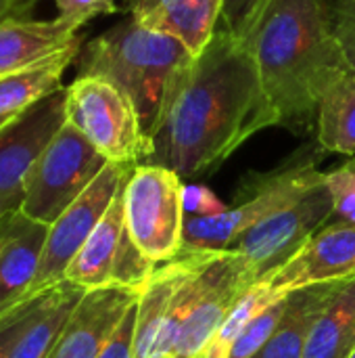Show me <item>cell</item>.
<instances>
[{"label": "cell", "instance_id": "cell-8", "mask_svg": "<svg viewBox=\"0 0 355 358\" xmlns=\"http://www.w3.org/2000/svg\"><path fill=\"white\" fill-rule=\"evenodd\" d=\"M331 220L333 197L322 180L291 206L251 227L230 245V250L243 258L259 281L289 262L316 233L331 224Z\"/></svg>", "mask_w": 355, "mask_h": 358}, {"label": "cell", "instance_id": "cell-23", "mask_svg": "<svg viewBox=\"0 0 355 358\" xmlns=\"http://www.w3.org/2000/svg\"><path fill=\"white\" fill-rule=\"evenodd\" d=\"M316 141L324 151L355 157V73H343L320 99Z\"/></svg>", "mask_w": 355, "mask_h": 358}, {"label": "cell", "instance_id": "cell-7", "mask_svg": "<svg viewBox=\"0 0 355 358\" xmlns=\"http://www.w3.org/2000/svg\"><path fill=\"white\" fill-rule=\"evenodd\" d=\"M107 162L69 122L52 136L27 180L21 212L52 224L105 170Z\"/></svg>", "mask_w": 355, "mask_h": 358}, {"label": "cell", "instance_id": "cell-5", "mask_svg": "<svg viewBox=\"0 0 355 358\" xmlns=\"http://www.w3.org/2000/svg\"><path fill=\"white\" fill-rule=\"evenodd\" d=\"M67 122L111 164L140 166L153 153L132 99L100 76H77L65 88Z\"/></svg>", "mask_w": 355, "mask_h": 358}, {"label": "cell", "instance_id": "cell-19", "mask_svg": "<svg viewBox=\"0 0 355 358\" xmlns=\"http://www.w3.org/2000/svg\"><path fill=\"white\" fill-rule=\"evenodd\" d=\"M343 283L345 281H335L289 292L287 310L276 331L253 358H303L316 319Z\"/></svg>", "mask_w": 355, "mask_h": 358}, {"label": "cell", "instance_id": "cell-24", "mask_svg": "<svg viewBox=\"0 0 355 358\" xmlns=\"http://www.w3.org/2000/svg\"><path fill=\"white\" fill-rule=\"evenodd\" d=\"M285 294L274 292L266 281H257L253 283L243 296L241 300L234 304V308L230 310V315L226 317V321L222 323V327L218 329L213 342L209 344V348L205 350V355L201 358H226L230 346L234 344V340L241 336V331L266 308L270 306L274 300H278Z\"/></svg>", "mask_w": 355, "mask_h": 358}, {"label": "cell", "instance_id": "cell-18", "mask_svg": "<svg viewBox=\"0 0 355 358\" xmlns=\"http://www.w3.org/2000/svg\"><path fill=\"white\" fill-rule=\"evenodd\" d=\"M126 187V182H123ZM123 187L115 195L103 220L96 224L84 248L77 252L73 262L67 268L65 281L82 287V289H98L111 285V271L121 245V237L126 231L123 216Z\"/></svg>", "mask_w": 355, "mask_h": 358}, {"label": "cell", "instance_id": "cell-2", "mask_svg": "<svg viewBox=\"0 0 355 358\" xmlns=\"http://www.w3.org/2000/svg\"><path fill=\"white\" fill-rule=\"evenodd\" d=\"M245 42L278 126L310 130L322 94L349 71L331 0H272Z\"/></svg>", "mask_w": 355, "mask_h": 358}, {"label": "cell", "instance_id": "cell-12", "mask_svg": "<svg viewBox=\"0 0 355 358\" xmlns=\"http://www.w3.org/2000/svg\"><path fill=\"white\" fill-rule=\"evenodd\" d=\"M355 277V224H326L289 262L259 281L274 292L347 281Z\"/></svg>", "mask_w": 355, "mask_h": 358}, {"label": "cell", "instance_id": "cell-17", "mask_svg": "<svg viewBox=\"0 0 355 358\" xmlns=\"http://www.w3.org/2000/svg\"><path fill=\"white\" fill-rule=\"evenodd\" d=\"M222 8L224 0H157L134 19L176 38L199 57L220 27Z\"/></svg>", "mask_w": 355, "mask_h": 358}, {"label": "cell", "instance_id": "cell-37", "mask_svg": "<svg viewBox=\"0 0 355 358\" xmlns=\"http://www.w3.org/2000/svg\"><path fill=\"white\" fill-rule=\"evenodd\" d=\"M13 117H15V115H13ZM13 117H0V128H2V126H6Z\"/></svg>", "mask_w": 355, "mask_h": 358}, {"label": "cell", "instance_id": "cell-3", "mask_svg": "<svg viewBox=\"0 0 355 358\" xmlns=\"http://www.w3.org/2000/svg\"><path fill=\"white\" fill-rule=\"evenodd\" d=\"M192 61L195 55L182 42L132 15L86 42L75 59L77 76L107 78L132 99L149 138Z\"/></svg>", "mask_w": 355, "mask_h": 358}, {"label": "cell", "instance_id": "cell-40", "mask_svg": "<svg viewBox=\"0 0 355 358\" xmlns=\"http://www.w3.org/2000/svg\"><path fill=\"white\" fill-rule=\"evenodd\" d=\"M165 358H174V357H165Z\"/></svg>", "mask_w": 355, "mask_h": 358}, {"label": "cell", "instance_id": "cell-36", "mask_svg": "<svg viewBox=\"0 0 355 358\" xmlns=\"http://www.w3.org/2000/svg\"><path fill=\"white\" fill-rule=\"evenodd\" d=\"M13 17V2L10 0H0V21Z\"/></svg>", "mask_w": 355, "mask_h": 358}, {"label": "cell", "instance_id": "cell-29", "mask_svg": "<svg viewBox=\"0 0 355 358\" xmlns=\"http://www.w3.org/2000/svg\"><path fill=\"white\" fill-rule=\"evenodd\" d=\"M42 300H44V292L38 296H29L25 302H21L6 317L0 319V358H10V352H13L17 340L21 338V334L29 325L33 315L38 313Z\"/></svg>", "mask_w": 355, "mask_h": 358}, {"label": "cell", "instance_id": "cell-39", "mask_svg": "<svg viewBox=\"0 0 355 358\" xmlns=\"http://www.w3.org/2000/svg\"><path fill=\"white\" fill-rule=\"evenodd\" d=\"M347 358H355V348H354V352H352V355H349V357Z\"/></svg>", "mask_w": 355, "mask_h": 358}, {"label": "cell", "instance_id": "cell-31", "mask_svg": "<svg viewBox=\"0 0 355 358\" xmlns=\"http://www.w3.org/2000/svg\"><path fill=\"white\" fill-rule=\"evenodd\" d=\"M56 6V17L73 27H82L86 21L109 15L117 10L115 0H52Z\"/></svg>", "mask_w": 355, "mask_h": 358}, {"label": "cell", "instance_id": "cell-20", "mask_svg": "<svg viewBox=\"0 0 355 358\" xmlns=\"http://www.w3.org/2000/svg\"><path fill=\"white\" fill-rule=\"evenodd\" d=\"M84 46V36L80 34L75 42H71L65 50L54 55L52 59L0 78V117H13L40 103L48 94L65 88L63 76L71 63L80 57Z\"/></svg>", "mask_w": 355, "mask_h": 358}, {"label": "cell", "instance_id": "cell-30", "mask_svg": "<svg viewBox=\"0 0 355 358\" xmlns=\"http://www.w3.org/2000/svg\"><path fill=\"white\" fill-rule=\"evenodd\" d=\"M331 13L347 67L355 73V0H331Z\"/></svg>", "mask_w": 355, "mask_h": 358}, {"label": "cell", "instance_id": "cell-21", "mask_svg": "<svg viewBox=\"0 0 355 358\" xmlns=\"http://www.w3.org/2000/svg\"><path fill=\"white\" fill-rule=\"evenodd\" d=\"M84 294L86 289L69 281L46 289L38 313L17 340L10 358H46Z\"/></svg>", "mask_w": 355, "mask_h": 358}, {"label": "cell", "instance_id": "cell-25", "mask_svg": "<svg viewBox=\"0 0 355 358\" xmlns=\"http://www.w3.org/2000/svg\"><path fill=\"white\" fill-rule=\"evenodd\" d=\"M287 296H280L278 300H274L270 306H266L243 331L241 336L234 340V344L230 346L226 358H253L264 346L266 342L272 338V334L276 331L285 310H287Z\"/></svg>", "mask_w": 355, "mask_h": 358}, {"label": "cell", "instance_id": "cell-14", "mask_svg": "<svg viewBox=\"0 0 355 358\" xmlns=\"http://www.w3.org/2000/svg\"><path fill=\"white\" fill-rule=\"evenodd\" d=\"M218 252L186 250L165 262H159L151 279L138 292L134 358H159V346L169 321L172 304L182 283L205 266Z\"/></svg>", "mask_w": 355, "mask_h": 358}, {"label": "cell", "instance_id": "cell-33", "mask_svg": "<svg viewBox=\"0 0 355 358\" xmlns=\"http://www.w3.org/2000/svg\"><path fill=\"white\" fill-rule=\"evenodd\" d=\"M138 302V300H136ZM134 331H136V304L128 310L98 358H134Z\"/></svg>", "mask_w": 355, "mask_h": 358}, {"label": "cell", "instance_id": "cell-27", "mask_svg": "<svg viewBox=\"0 0 355 358\" xmlns=\"http://www.w3.org/2000/svg\"><path fill=\"white\" fill-rule=\"evenodd\" d=\"M270 2L272 0H224L220 29L236 40H247Z\"/></svg>", "mask_w": 355, "mask_h": 358}, {"label": "cell", "instance_id": "cell-28", "mask_svg": "<svg viewBox=\"0 0 355 358\" xmlns=\"http://www.w3.org/2000/svg\"><path fill=\"white\" fill-rule=\"evenodd\" d=\"M324 182L333 197V218L339 224H355V172L343 164L341 168L328 172Z\"/></svg>", "mask_w": 355, "mask_h": 358}, {"label": "cell", "instance_id": "cell-35", "mask_svg": "<svg viewBox=\"0 0 355 358\" xmlns=\"http://www.w3.org/2000/svg\"><path fill=\"white\" fill-rule=\"evenodd\" d=\"M10 2H13V17H19V15L29 13L38 0H10Z\"/></svg>", "mask_w": 355, "mask_h": 358}, {"label": "cell", "instance_id": "cell-4", "mask_svg": "<svg viewBox=\"0 0 355 358\" xmlns=\"http://www.w3.org/2000/svg\"><path fill=\"white\" fill-rule=\"evenodd\" d=\"M322 180L324 174L316 168V159L308 155H297L272 172L257 174L249 189L241 191V201L224 214L186 216L182 248L226 252L251 227L291 206Z\"/></svg>", "mask_w": 355, "mask_h": 358}, {"label": "cell", "instance_id": "cell-9", "mask_svg": "<svg viewBox=\"0 0 355 358\" xmlns=\"http://www.w3.org/2000/svg\"><path fill=\"white\" fill-rule=\"evenodd\" d=\"M134 168L136 166L107 164L94 182L48 227L40 268L29 296H38L65 281L69 264L103 220Z\"/></svg>", "mask_w": 355, "mask_h": 358}, {"label": "cell", "instance_id": "cell-34", "mask_svg": "<svg viewBox=\"0 0 355 358\" xmlns=\"http://www.w3.org/2000/svg\"><path fill=\"white\" fill-rule=\"evenodd\" d=\"M157 0H126V10L132 17H140L142 13H146Z\"/></svg>", "mask_w": 355, "mask_h": 358}, {"label": "cell", "instance_id": "cell-13", "mask_svg": "<svg viewBox=\"0 0 355 358\" xmlns=\"http://www.w3.org/2000/svg\"><path fill=\"white\" fill-rule=\"evenodd\" d=\"M136 300L138 292L130 287L88 289L46 358H98Z\"/></svg>", "mask_w": 355, "mask_h": 358}, {"label": "cell", "instance_id": "cell-10", "mask_svg": "<svg viewBox=\"0 0 355 358\" xmlns=\"http://www.w3.org/2000/svg\"><path fill=\"white\" fill-rule=\"evenodd\" d=\"M65 88L48 94L0 128V214L21 210L25 180L52 141L65 126Z\"/></svg>", "mask_w": 355, "mask_h": 358}, {"label": "cell", "instance_id": "cell-41", "mask_svg": "<svg viewBox=\"0 0 355 358\" xmlns=\"http://www.w3.org/2000/svg\"><path fill=\"white\" fill-rule=\"evenodd\" d=\"M0 218H2V214H0Z\"/></svg>", "mask_w": 355, "mask_h": 358}, {"label": "cell", "instance_id": "cell-26", "mask_svg": "<svg viewBox=\"0 0 355 358\" xmlns=\"http://www.w3.org/2000/svg\"><path fill=\"white\" fill-rule=\"evenodd\" d=\"M157 264L159 262H153L138 250V245L132 241V237L126 229L113 271H111V285L130 287V289L140 292L144 287V283L151 279V275L155 273Z\"/></svg>", "mask_w": 355, "mask_h": 358}, {"label": "cell", "instance_id": "cell-32", "mask_svg": "<svg viewBox=\"0 0 355 358\" xmlns=\"http://www.w3.org/2000/svg\"><path fill=\"white\" fill-rule=\"evenodd\" d=\"M182 206L186 216H220L228 210V206L203 185H184Z\"/></svg>", "mask_w": 355, "mask_h": 358}, {"label": "cell", "instance_id": "cell-6", "mask_svg": "<svg viewBox=\"0 0 355 358\" xmlns=\"http://www.w3.org/2000/svg\"><path fill=\"white\" fill-rule=\"evenodd\" d=\"M182 189V178L174 170L155 164L136 166L126 180V229L153 262H165L182 252L186 218Z\"/></svg>", "mask_w": 355, "mask_h": 358}, {"label": "cell", "instance_id": "cell-15", "mask_svg": "<svg viewBox=\"0 0 355 358\" xmlns=\"http://www.w3.org/2000/svg\"><path fill=\"white\" fill-rule=\"evenodd\" d=\"M46 237L48 224L21 210L0 218V319L29 298Z\"/></svg>", "mask_w": 355, "mask_h": 358}, {"label": "cell", "instance_id": "cell-38", "mask_svg": "<svg viewBox=\"0 0 355 358\" xmlns=\"http://www.w3.org/2000/svg\"><path fill=\"white\" fill-rule=\"evenodd\" d=\"M347 166H349V168H352V170H354V172H355V157H352V159L347 162Z\"/></svg>", "mask_w": 355, "mask_h": 358}, {"label": "cell", "instance_id": "cell-11", "mask_svg": "<svg viewBox=\"0 0 355 358\" xmlns=\"http://www.w3.org/2000/svg\"><path fill=\"white\" fill-rule=\"evenodd\" d=\"M253 283L257 279L236 252H220L203 271L201 292L182 325L172 357H203L234 304Z\"/></svg>", "mask_w": 355, "mask_h": 358}, {"label": "cell", "instance_id": "cell-16", "mask_svg": "<svg viewBox=\"0 0 355 358\" xmlns=\"http://www.w3.org/2000/svg\"><path fill=\"white\" fill-rule=\"evenodd\" d=\"M80 29L61 21L8 17L0 21V78L36 67L77 40Z\"/></svg>", "mask_w": 355, "mask_h": 358}, {"label": "cell", "instance_id": "cell-1", "mask_svg": "<svg viewBox=\"0 0 355 358\" xmlns=\"http://www.w3.org/2000/svg\"><path fill=\"white\" fill-rule=\"evenodd\" d=\"M272 126H278V115L249 44L218 27L169 101L146 164L174 170L180 178L207 174Z\"/></svg>", "mask_w": 355, "mask_h": 358}, {"label": "cell", "instance_id": "cell-22", "mask_svg": "<svg viewBox=\"0 0 355 358\" xmlns=\"http://www.w3.org/2000/svg\"><path fill=\"white\" fill-rule=\"evenodd\" d=\"M355 348V277L326 302L305 344L303 358H347Z\"/></svg>", "mask_w": 355, "mask_h": 358}]
</instances>
